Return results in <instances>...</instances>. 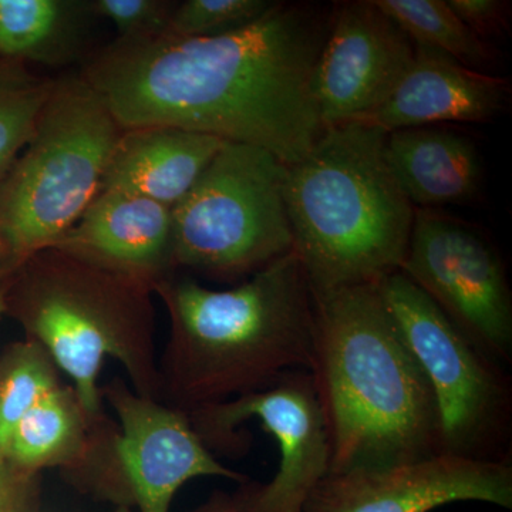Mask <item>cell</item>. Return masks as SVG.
Listing matches in <instances>:
<instances>
[{
  "label": "cell",
  "instance_id": "cell-18",
  "mask_svg": "<svg viewBox=\"0 0 512 512\" xmlns=\"http://www.w3.org/2000/svg\"><path fill=\"white\" fill-rule=\"evenodd\" d=\"M90 2L0 0V59L60 67L83 46Z\"/></svg>",
  "mask_w": 512,
  "mask_h": 512
},
{
  "label": "cell",
  "instance_id": "cell-17",
  "mask_svg": "<svg viewBox=\"0 0 512 512\" xmlns=\"http://www.w3.org/2000/svg\"><path fill=\"white\" fill-rule=\"evenodd\" d=\"M386 158L419 210L466 204L480 191L483 170L476 144L446 128L393 131L386 137Z\"/></svg>",
  "mask_w": 512,
  "mask_h": 512
},
{
  "label": "cell",
  "instance_id": "cell-12",
  "mask_svg": "<svg viewBox=\"0 0 512 512\" xmlns=\"http://www.w3.org/2000/svg\"><path fill=\"white\" fill-rule=\"evenodd\" d=\"M478 501L512 508V464L437 456L399 466L328 474L303 512H431Z\"/></svg>",
  "mask_w": 512,
  "mask_h": 512
},
{
  "label": "cell",
  "instance_id": "cell-4",
  "mask_svg": "<svg viewBox=\"0 0 512 512\" xmlns=\"http://www.w3.org/2000/svg\"><path fill=\"white\" fill-rule=\"evenodd\" d=\"M386 137L365 124L326 127L288 167L293 249L313 296L377 284L402 269L416 208L387 163Z\"/></svg>",
  "mask_w": 512,
  "mask_h": 512
},
{
  "label": "cell",
  "instance_id": "cell-24",
  "mask_svg": "<svg viewBox=\"0 0 512 512\" xmlns=\"http://www.w3.org/2000/svg\"><path fill=\"white\" fill-rule=\"evenodd\" d=\"M177 3L167 0H96L90 2L94 15L110 20L119 40L151 39L164 35Z\"/></svg>",
  "mask_w": 512,
  "mask_h": 512
},
{
  "label": "cell",
  "instance_id": "cell-1",
  "mask_svg": "<svg viewBox=\"0 0 512 512\" xmlns=\"http://www.w3.org/2000/svg\"><path fill=\"white\" fill-rule=\"evenodd\" d=\"M332 8L274 2L211 37L117 39L82 76L127 128L167 126L262 148L288 167L325 131L316 66Z\"/></svg>",
  "mask_w": 512,
  "mask_h": 512
},
{
  "label": "cell",
  "instance_id": "cell-15",
  "mask_svg": "<svg viewBox=\"0 0 512 512\" xmlns=\"http://www.w3.org/2000/svg\"><path fill=\"white\" fill-rule=\"evenodd\" d=\"M412 66L375 110L352 123L389 134L441 123H484L507 109L510 83L416 46Z\"/></svg>",
  "mask_w": 512,
  "mask_h": 512
},
{
  "label": "cell",
  "instance_id": "cell-10",
  "mask_svg": "<svg viewBox=\"0 0 512 512\" xmlns=\"http://www.w3.org/2000/svg\"><path fill=\"white\" fill-rule=\"evenodd\" d=\"M402 274L500 365L512 362V298L497 248L470 225L416 210Z\"/></svg>",
  "mask_w": 512,
  "mask_h": 512
},
{
  "label": "cell",
  "instance_id": "cell-3",
  "mask_svg": "<svg viewBox=\"0 0 512 512\" xmlns=\"http://www.w3.org/2000/svg\"><path fill=\"white\" fill-rule=\"evenodd\" d=\"M311 375L328 427L329 474L443 454L430 384L376 284L315 296Z\"/></svg>",
  "mask_w": 512,
  "mask_h": 512
},
{
  "label": "cell",
  "instance_id": "cell-28",
  "mask_svg": "<svg viewBox=\"0 0 512 512\" xmlns=\"http://www.w3.org/2000/svg\"><path fill=\"white\" fill-rule=\"evenodd\" d=\"M9 275L0 276V316L6 313V292H8Z\"/></svg>",
  "mask_w": 512,
  "mask_h": 512
},
{
  "label": "cell",
  "instance_id": "cell-27",
  "mask_svg": "<svg viewBox=\"0 0 512 512\" xmlns=\"http://www.w3.org/2000/svg\"><path fill=\"white\" fill-rule=\"evenodd\" d=\"M192 512H238L237 503L234 497L224 493L212 495L207 503L202 504Z\"/></svg>",
  "mask_w": 512,
  "mask_h": 512
},
{
  "label": "cell",
  "instance_id": "cell-30",
  "mask_svg": "<svg viewBox=\"0 0 512 512\" xmlns=\"http://www.w3.org/2000/svg\"><path fill=\"white\" fill-rule=\"evenodd\" d=\"M0 276H2V275H0Z\"/></svg>",
  "mask_w": 512,
  "mask_h": 512
},
{
  "label": "cell",
  "instance_id": "cell-16",
  "mask_svg": "<svg viewBox=\"0 0 512 512\" xmlns=\"http://www.w3.org/2000/svg\"><path fill=\"white\" fill-rule=\"evenodd\" d=\"M227 141L183 128L123 130L100 191H121L173 208L197 183Z\"/></svg>",
  "mask_w": 512,
  "mask_h": 512
},
{
  "label": "cell",
  "instance_id": "cell-25",
  "mask_svg": "<svg viewBox=\"0 0 512 512\" xmlns=\"http://www.w3.org/2000/svg\"><path fill=\"white\" fill-rule=\"evenodd\" d=\"M447 3L464 25L483 40L510 28L511 5L505 0H447Z\"/></svg>",
  "mask_w": 512,
  "mask_h": 512
},
{
  "label": "cell",
  "instance_id": "cell-22",
  "mask_svg": "<svg viewBox=\"0 0 512 512\" xmlns=\"http://www.w3.org/2000/svg\"><path fill=\"white\" fill-rule=\"evenodd\" d=\"M52 357L35 340L16 343L0 359V456L16 424L46 393L59 387Z\"/></svg>",
  "mask_w": 512,
  "mask_h": 512
},
{
  "label": "cell",
  "instance_id": "cell-13",
  "mask_svg": "<svg viewBox=\"0 0 512 512\" xmlns=\"http://www.w3.org/2000/svg\"><path fill=\"white\" fill-rule=\"evenodd\" d=\"M416 47L375 0L333 6L316 66L323 126L352 123L379 107L412 66Z\"/></svg>",
  "mask_w": 512,
  "mask_h": 512
},
{
  "label": "cell",
  "instance_id": "cell-6",
  "mask_svg": "<svg viewBox=\"0 0 512 512\" xmlns=\"http://www.w3.org/2000/svg\"><path fill=\"white\" fill-rule=\"evenodd\" d=\"M123 128L82 74L57 79L35 133L0 181V275L53 247L99 195Z\"/></svg>",
  "mask_w": 512,
  "mask_h": 512
},
{
  "label": "cell",
  "instance_id": "cell-29",
  "mask_svg": "<svg viewBox=\"0 0 512 512\" xmlns=\"http://www.w3.org/2000/svg\"><path fill=\"white\" fill-rule=\"evenodd\" d=\"M114 512H134V511L130 510V508H126V507H117V510Z\"/></svg>",
  "mask_w": 512,
  "mask_h": 512
},
{
  "label": "cell",
  "instance_id": "cell-20",
  "mask_svg": "<svg viewBox=\"0 0 512 512\" xmlns=\"http://www.w3.org/2000/svg\"><path fill=\"white\" fill-rule=\"evenodd\" d=\"M416 46L429 47L470 69L494 62L495 50L478 37L446 0H375Z\"/></svg>",
  "mask_w": 512,
  "mask_h": 512
},
{
  "label": "cell",
  "instance_id": "cell-8",
  "mask_svg": "<svg viewBox=\"0 0 512 512\" xmlns=\"http://www.w3.org/2000/svg\"><path fill=\"white\" fill-rule=\"evenodd\" d=\"M436 400L441 453L511 463L512 384L402 272L376 284Z\"/></svg>",
  "mask_w": 512,
  "mask_h": 512
},
{
  "label": "cell",
  "instance_id": "cell-19",
  "mask_svg": "<svg viewBox=\"0 0 512 512\" xmlns=\"http://www.w3.org/2000/svg\"><path fill=\"white\" fill-rule=\"evenodd\" d=\"M90 420L73 389L56 387L16 424L5 458L32 474L42 468H77L92 441Z\"/></svg>",
  "mask_w": 512,
  "mask_h": 512
},
{
  "label": "cell",
  "instance_id": "cell-5",
  "mask_svg": "<svg viewBox=\"0 0 512 512\" xmlns=\"http://www.w3.org/2000/svg\"><path fill=\"white\" fill-rule=\"evenodd\" d=\"M8 275L6 312L73 380L90 419L100 413L97 382L107 357L124 366L137 394L158 400L153 286L56 248L36 252Z\"/></svg>",
  "mask_w": 512,
  "mask_h": 512
},
{
  "label": "cell",
  "instance_id": "cell-26",
  "mask_svg": "<svg viewBox=\"0 0 512 512\" xmlns=\"http://www.w3.org/2000/svg\"><path fill=\"white\" fill-rule=\"evenodd\" d=\"M33 477L0 456V512H28L35 491Z\"/></svg>",
  "mask_w": 512,
  "mask_h": 512
},
{
  "label": "cell",
  "instance_id": "cell-21",
  "mask_svg": "<svg viewBox=\"0 0 512 512\" xmlns=\"http://www.w3.org/2000/svg\"><path fill=\"white\" fill-rule=\"evenodd\" d=\"M55 82L28 64L0 59V181L35 133Z\"/></svg>",
  "mask_w": 512,
  "mask_h": 512
},
{
  "label": "cell",
  "instance_id": "cell-9",
  "mask_svg": "<svg viewBox=\"0 0 512 512\" xmlns=\"http://www.w3.org/2000/svg\"><path fill=\"white\" fill-rule=\"evenodd\" d=\"M210 450L239 453L245 444L235 430L258 419L278 443V471L265 485L235 495L238 512H303L316 487L330 471V440L311 372L296 370L259 392L187 414Z\"/></svg>",
  "mask_w": 512,
  "mask_h": 512
},
{
  "label": "cell",
  "instance_id": "cell-14",
  "mask_svg": "<svg viewBox=\"0 0 512 512\" xmlns=\"http://www.w3.org/2000/svg\"><path fill=\"white\" fill-rule=\"evenodd\" d=\"M107 271L153 286L171 275V208L138 195L100 191L53 247Z\"/></svg>",
  "mask_w": 512,
  "mask_h": 512
},
{
  "label": "cell",
  "instance_id": "cell-2",
  "mask_svg": "<svg viewBox=\"0 0 512 512\" xmlns=\"http://www.w3.org/2000/svg\"><path fill=\"white\" fill-rule=\"evenodd\" d=\"M170 319L160 394L185 414L312 372L315 296L295 249L235 288L168 275L154 285Z\"/></svg>",
  "mask_w": 512,
  "mask_h": 512
},
{
  "label": "cell",
  "instance_id": "cell-7",
  "mask_svg": "<svg viewBox=\"0 0 512 512\" xmlns=\"http://www.w3.org/2000/svg\"><path fill=\"white\" fill-rule=\"evenodd\" d=\"M286 173L262 148L224 143L171 210L174 266L237 279L293 251Z\"/></svg>",
  "mask_w": 512,
  "mask_h": 512
},
{
  "label": "cell",
  "instance_id": "cell-11",
  "mask_svg": "<svg viewBox=\"0 0 512 512\" xmlns=\"http://www.w3.org/2000/svg\"><path fill=\"white\" fill-rule=\"evenodd\" d=\"M121 431L113 446L114 466L92 488L117 507L134 512H170L177 491L192 478L220 477L245 483L247 477L212 456L187 414L158 400L128 392L114 382L106 389Z\"/></svg>",
  "mask_w": 512,
  "mask_h": 512
},
{
  "label": "cell",
  "instance_id": "cell-23",
  "mask_svg": "<svg viewBox=\"0 0 512 512\" xmlns=\"http://www.w3.org/2000/svg\"><path fill=\"white\" fill-rule=\"evenodd\" d=\"M274 5L271 0H185L177 3L165 33L211 37L244 28Z\"/></svg>",
  "mask_w": 512,
  "mask_h": 512
}]
</instances>
